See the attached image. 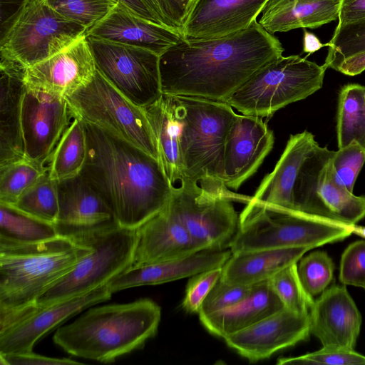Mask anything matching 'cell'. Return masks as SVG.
Returning a JSON list of instances; mask_svg holds the SVG:
<instances>
[{
    "label": "cell",
    "instance_id": "6da1fadb",
    "mask_svg": "<svg viewBox=\"0 0 365 365\" xmlns=\"http://www.w3.org/2000/svg\"><path fill=\"white\" fill-rule=\"evenodd\" d=\"M284 51L279 40L257 21L221 38H185L160 56L162 93L226 102Z\"/></svg>",
    "mask_w": 365,
    "mask_h": 365
},
{
    "label": "cell",
    "instance_id": "7a4b0ae2",
    "mask_svg": "<svg viewBox=\"0 0 365 365\" xmlns=\"http://www.w3.org/2000/svg\"><path fill=\"white\" fill-rule=\"evenodd\" d=\"M84 124L87 152L80 174L120 226L136 230L167 205L173 185L158 159L104 129Z\"/></svg>",
    "mask_w": 365,
    "mask_h": 365
},
{
    "label": "cell",
    "instance_id": "3957f363",
    "mask_svg": "<svg viewBox=\"0 0 365 365\" xmlns=\"http://www.w3.org/2000/svg\"><path fill=\"white\" fill-rule=\"evenodd\" d=\"M91 250L79 235L34 244L0 243V327L31 312Z\"/></svg>",
    "mask_w": 365,
    "mask_h": 365
},
{
    "label": "cell",
    "instance_id": "277c9868",
    "mask_svg": "<svg viewBox=\"0 0 365 365\" xmlns=\"http://www.w3.org/2000/svg\"><path fill=\"white\" fill-rule=\"evenodd\" d=\"M92 307L53 334L55 344L72 356L113 362L157 334L161 308L150 299Z\"/></svg>",
    "mask_w": 365,
    "mask_h": 365
},
{
    "label": "cell",
    "instance_id": "5b68a950",
    "mask_svg": "<svg viewBox=\"0 0 365 365\" xmlns=\"http://www.w3.org/2000/svg\"><path fill=\"white\" fill-rule=\"evenodd\" d=\"M232 253L265 249L309 247L341 241L349 226L274 207L251 198L239 215Z\"/></svg>",
    "mask_w": 365,
    "mask_h": 365
},
{
    "label": "cell",
    "instance_id": "8992f818",
    "mask_svg": "<svg viewBox=\"0 0 365 365\" xmlns=\"http://www.w3.org/2000/svg\"><path fill=\"white\" fill-rule=\"evenodd\" d=\"M174 96L182 123L183 178L207 188L227 189L222 180V158L226 137L237 115L233 108L223 101Z\"/></svg>",
    "mask_w": 365,
    "mask_h": 365
},
{
    "label": "cell",
    "instance_id": "52a82bcc",
    "mask_svg": "<svg viewBox=\"0 0 365 365\" xmlns=\"http://www.w3.org/2000/svg\"><path fill=\"white\" fill-rule=\"evenodd\" d=\"M92 250L73 269L46 292L36 308L48 307L99 288L133 265L137 242L136 230L120 226L116 221L79 230Z\"/></svg>",
    "mask_w": 365,
    "mask_h": 365
},
{
    "label": "cell",
    "instance_id": "ba28073f",
    "mask_svg": "<svg viewBox=\"0 0 365 365\" xmlns=\"http://www.w3.org/2000/svg\"><path fill=\"white\" fill-rule=\"evenodd\" d=\"M326 70L299 55L282 56L255 72L226 103L243 115L270 118L321 89Z\"/></svg>",
    "mask_w": 365,
    "mask_h": 365
},
{
    "label": "cell",
    "instance_id": "9c48e42d",
    "mask_svg": "<svg viewBox=\"0 0 365 365\" xmlns=\"http://www.w3.org/2000/svg\"><path fill=\"white\" fill-rule=\"evenodd\" d=\"M88 29L51 9L46 0H25L1 38V58L26 69L86 36Z\"/></svg>",
    "mask_w": 365,
    "mask_h": 365
},
{
    "label": "cell",
    "instance_id": "30bf717a",
    "mask_svg": "<svg viewBox=\"0 0 365 365\" xmlns=\"http://www.w3.org/2000/svg\"><path fill=\"white\" fill-rule=\"evenodd\" d=\"M252 197L200 186L183 178L173 187L170 206L202 250H230L240 225L232 202L247 204Z\"/></svg>",
    "mask_w": 365,
    "mask_h": 365
},
{
    "label": "cell",
    "instance_id": "8fae6325",
    "mask_svg": "<svg viewBox=\"0 0 365 365\" xmlns=\"http://www.w3.org/2000/svg\"><path fill=\"white\" fill-rule=\"evenodd\" d=\"M66 99L72 116L108 131L158 160L144 108L117 90L97 69L88 83Z\"/></svg>",
    "mask_w": 365,
    "mask_h": 365
},
{
    "label": "cell",
    "instance_id": "7c38bea8",
    "mask_svg": "<svg viewBox=\"0 0 365 365\" xmlns=\"http://www.w3.org/2000/svg\"><path fill=\"white\" fill-rule=\"evenodd\" d=\"M334 153L317 143L306 158L293 188L294 210L351 226L365 217V195H355L335 182Z\"/></svg>",
    "mask_w": 365,
    "mask_h": 365
},
{
    "label": "cell",
    "instance_id": "4fadbf2b",
    "mask_svg": "<svg viewBox=\"0 0 365 365\" xmlns=\"http://www.w3.org/2000/svg\"><path fill=\"white\" fill-rule=\"evenodd\" d=\"M96 69L133 103L144 108L162 95L158 54L86 36Z\"/></svg>",
    "mask_w": 365,
    "mask_h": 365
},
{
    "label": "cell",
    "instance_id": "5bb4252c",
    "mask_svg": "<svg viewBox=\"0 0 365 365\" xmlns=\"http://www.w3.org/2000/svg\"><path fill=\"white\" fill-rule=\"evenodd\" d=\"M72 118L66 98L26 88L21 110L25 158L48 163Z\"/></svg>",
    "mask_w": 365,
    "mask_h": 365
},
{
    "label": "cell",
    "instance_id": "9a60e30c",
    "mask_svg": "<svg viewBox=\"0 0 365 365\" xmlns=\"http://www.w3.org/2000/svg\"><path fill=\"white\" fill-rule=\"evenodd\" d=\"M274 143L273 132L262 118L237 114L224 146L222 180L225 186L237 190L257 172Z\"/></svg>",
    "mask_w": 365,
    "mask_h": 365
},
{
    "label": "cell",
    "instance_id": "2e32d148",
    "mask_svg": "<svg viewBox=\"0 0 365 365\" xmlns=\"http://www.w3.org/2000/svg\"><path fill=\"white\" fill-rule=\"evenodd\" d=\"M309 335V314H297L283 307L223 339L241 356L257 362L307 340Z\"/></svg>",
    "mask_w": 365,
    "mask_h": 365
},
{
    "label": "cell",
    "instance_id": "e0dca14e",
    "mask_svg": "<svg viewBox=\"0 0 365 365\" xmlns=\"http://www.w3.org/2000/svg\"><path fill=\"white\" fill-rule=\"evenodd\" d=\"M112 294L106 284L63 302L35 307L0 330V354L33 351L36 343L57 325L88 307L109 300Z\"/></svg>",
    "mask_w": 365,
    "mask_h": 365
},
{
    "label": "cell",
    "instance_id": "ac0fdd59",
    "mask_svg": "<svg viewBox=\"0 0 365 365\" xmlns=\"http://www.w3.org/2000/svg\"><path fill=\"white\" fill-rule=\"evenodd\" d=\"M96 71L86 36L63 51L25 69L27 89L66 98L88 83Z\"/></svg>",
    "mask_w": 365,
    "mask_h": 365
},
{
    "label": "cell",
    "instance_id": "d6986e66",
    "mask_svg": "<svg viewBox=\"0 0 365 365\" xmlns=\"http://www.w3.org/2000/svg\"><path fill=\"white\" fill-rule=\"evenodd\" d=\"M268 0H192L181 28L185 38L210 39L246 29Z\"/></svg>",
    "mask_w": 365,
    "mask_h": 365
},
{
    "label": "cell",
    "instance_id": "ffe728a7",
    "mask_svg": "<svg viewBox=\"0 0 365 365\" xmlns=\"http://www.w3.org/2000/svg\"><path fill=\"white\" fill-rule=\"evenodd\" d=\"M309 322L310 334L322 346L354 349L362 318L346 286L334 284L314 300Z\"/></svg>",
    "mask_w": 365,
    "mask_h": 365
},
{
    "label": "cell",
    "instance_id": "44dd1931",
    "mask_svg": "<svg viewBox=\"0 0 365 365\" xmlns=\"http://www.w3.org/2000/svg\"><path fill=\"white\" fill-rule=\"evenodd\" d=\"M86 36L149 50L158 56L185 39L175 29L146 19L118 4Z\"/></svg>",
    "mask_w": 365,
    "mask_h": 365
},
{
    "label": "cell",
    "instance_id": "7402d4cb",
    "mask_svg": "<svg viewBox=\"0 0 365 365\" xmlns=\"http://www.w3.org/2000/svg\"><path fill=\"white\" fill-rule=\"evenodd\" d=\"M132 266L184 257L202 250L177 217L169 203L136 229Z\"/></svg>",
    "mask_w": 365,
    "mask_h": 365
},
{
    "label": "cell",
    "instance_id": "603a6c76",
    "mask_svg": "<svg viewBox=\"0 0 365 365\" xmlns=\"http://www.w3.org/2000/svg\"><path fill=\"white\" fill-rule=\"evenodd\" d=\"M59 211L54 225L60 235L115 221L99 193L79 174L58 182Z\"/></svg>",
    "mask_w": 365,
    "mask_h": 365
},
{
    "label": "cell",
    "instance_id": "cb8c5ba5",
    "mask_svg": "<svg viewBox=\"0 0 365 365\" xmlns=\"http://www.w3.org/2000/svg\"><path fill=\"white\" fill-rule=\"evenodd\" d=\"M230 250H201L179 259L140 266H130L108 283L110 290L118 291L139 286L157 285L217 267L230 257Z\"/></svg>",
    "mask_w": 365,
    "mask_h": 365
},
{
    "label": "cell",
    "instance_id": "d4e9b609",
    "mask_svg": "<svg viewBox=\"0 0 365 365\" xmlns=\"http://www.w3.org/2000/svg\"><path fill=\"white\" fill-rule=\"evenodd\" d=\"M0 168L25 158L21 130L23 98L26 90L24 71L1 58Z\"/></svg>",
    "mask_w": 365,
    "mask_h": 365
},
{
    "label": "cell",
    "instance_id": "484cf974",
    "mask_svg": "<svg viewBox=\"0 0 365 365\" xmlns=\"http://www.w3.org/2000/svg\"><path fill=\"white\" fill-rule=\"evenodd\" d=\"M318 143L308 130L290 135L274 170L264 178L252 198L259 202L294 210L293 188L301 166Z\"/></svg>",
    "mask_w": 365,
    "mask_h": 365
},
{
    "label": "cell",
    "instance_id": "4316f807",
    "mask_svg": "<svg viewBox=\"0 0 365 365\" xmlns=\"http://www.w3.org/2000/svg\"><path fill=\"white\" fill-rule=\"evenodd\" d=\"M143 108L156 142L158 160L174 186L184 178L182 123L175 96L162 93L157 101Z\"/></svg>",
    "mask_w": 365,
    "mask_h": 365
},
{
    "label": "cell",
    "instance_id": "83f0119b",
    "mask_svg": "<svg viewBox=\"0 0 365 365\" xmlns=\"http://www.w3.org/2000/svg\"><path fill=\"white\" fill-rule=\"evenodd\" d=\"M341 0H268L258 23L271 34L317 29L339 18Z\"/></svg>",
    "mask_w": 365,
    "mask_h": 365
},
{
    "label": "cell",
    "instance_id": "f1b7e54d",
    "mask_svg": "<svg viewBox=\"0 0 365 365\" xmlns=\"http://www.w3.org/2000/svg\"><path fill=\"white\" fill-rule=\"evenodd\" d=\"M283 307L268 279L254 284L251 292L239 303L199 318L210 334L224 339L258 322Z\"/></svg>",
    "mask_w": 365,
    "mask_h": 365
},
{
    "label": "cell",
    "instance_id": "f546056e",
    "mask_svg": "<svg viewBox=\"0 0 365 365\" xmlns=\"http://www.w3.org/2000/svg\"><path fill=\"white\" fill-rule=\"evenodd\" d=\"M309 247H287L232 253L222 269L227 283L252 286L269 279L286 267L297 263Z\"/></svg>",
    "mask_w": 365,
    "mask_h": 365
},
{
    "label": "cell",
    "instance_id": "4dcf8cb0",
    "mask_svg": "<svg viewBox=\"0 0 365 365\" xmlns=\"http://www.w3.org/2000/svg\"><path fill=\"white\" fill-rule=\"evenodd\" d=\"M86 152L84 122L73 116L48 161L49 176L59 182L79 175L85 163Z\"/></svg>",
    "mask_w": 365,
    "mask_h": 365
},
{
    "label": "cell",
    "instance_id": "1f68e13d",
    "mask_svg": "<svg viewBox=\"0 0 365 365\" xmlns=\"http://www.w3.org/2000/svg\"><path fill=\"white\" fill-rule=\"evenodd\" d=\"M338 148L353 140L365 148V86L349 83L339 93L336 117Z\"/></svg>",
    "mask_w": 365,
    "mask_h": 365
},
{
    "label": "cell",
    "instance_id": "d6a6232c",
    "mask_svg": "<svg viewBox=\"0 0 365 365\" xmlns=\"http://www.w3.org/2000/svg\"><path fill=\"white\" fill-rule=\"evenodd\" d=\"M0 243L34 244L58 237L60 234L50 224L0 205Z\"/></svg>",
    "mask_w": 365,
    "mask_h": 365
},
{
    "label": "cell",
    "instance_id": "836d02e7",
    "mask_svg": "<svg viewBox=\"0 0 365 365\" xmlns=\"http://www.w3.org/2000/svg\"><path fill=\"white\" fill-rule=\"evenodd\" d=\"M11 207L39 220L55 225L59 205L58 182L48 172L26 190Z\"/></svg>",
    "mask_w": 365,
    "mask_h": 365
},
{
    "label": "cell",
    "instance_id": "e575fe53",
    "mask_svg": "<svg viewBox=\"0 0 365 365\" xmlns=\"http://www.w3.org/2000/svg\"><path fill=\"white\" fill-rule=\"evenodd\" d=\"M47 172L44 163L26 158L1 167L0 205H13Z\"/></svg>",
    "mask_w": 365,
    "mask_h": 365
},
{
    "label": "cell",
    "instance_id": "d590c367",
    "mask_svg": "<svg viewBox=\"0 0 365 365\" xmlns=\"http://www.w3.org/2000/svg\"><path fill=\"white\" fill-rule=\"evenodd\" d=\"M269 282L284 307L297 314H309L314 299L302 284L297 263L280 270Z\"/></svg>",
    "mask_w": 365,
    "mask_h": 365
},
{
    "label": "cell",
    "instance_id": "8d00e7d4",
    "mask_svg": "<svg viewBox=\"0 0 365 365\" xmlns=\"http://www.w3.org/2000/svg\"><path fill=\"white\" fill-rule=\"evenodd\" d=\"M328 53L324 65L327 68L351 56L365 53V19L336 26L328 43Z\"/></svg>",
    "mask_w": 365,
    "mask_h": 365
},
{
    "label": "cell",
    "instance_id": "74e56055",
    "mask_svg": "<svg viewBox=\"0 0 365 365\" xmlns=\"http://www.w3.org/2000/svg\"><path fill=\"white\" fill-rule=\"evenodd\" d=\"M65 19L88 30L103 20L118 4L113 0H46Z\"/></svg>",
    "mask_w": 365,
    "mask_h": 365
},
{
    "label": "cell",
    "instance_id": "f35d334b",
    "mask_svg": "<svg viewBox=\"0 0 365 365\" xmlns=\"http://www.w3.org/2000/svg\"><path fill=\"white\" fill-rule=\"evenodd\" d=\"M334 268V262L326 252L314 251L299 259L297 272L303 287L314 297L328 287Z\"/></svg>",
    "mask_w": 365,
    "mask_h": 365
},
{
    "label": "cell",
    "instance_id": "ab89813d",
    "mask_svg": "<svg viewBox=\"0 0 365 365\" xmlns=\"http://www.w3.org/2000/svg\"><path fill=\"white\" fill-rule=\"evenodd\" d=\"M365 163V148L353 140L335 151L332 160L335 182L342 188L353 192L355 182Z\"/></svg>",
    "mask_w": 365,
    "mask_h": 365
},
{
    "label": "cell",
    "instance_id": "60d3db41",
    "mask_svg": "<svg viewBox=\"0 0 365 365\" xmlns=\"http://www.w3.org/2000/svg\"><path fill=\"white\" fill-rule=\"evenodd\" d=\"M277 364L365 365V356L354 349L322 346L318 351L299 356L280 357Z\"/></svg>",
    "mask_w": 365,
    "mask_h": 365
},
{
    "label": "cell",
    "instance_id": "b9f144b4",
    "mask_svg": "<svg viewBox=\"0 0 365 365\" xmlns=\"http://www.w3.org/2000/svg\"><path fill=\"white\" fill-rule=\"evenodd\" d=\"M252 287L230 284L220 278L202 302L197 313L199 317L218 312L239 303L251 292Z\"/></svg>",
    "mask_w": 365,
    "mask_h": 365
},
{
    "label": "cell",
    "instance_id": "7bdbcfd3",
    "mask_svg": "<svg viewBox=\"0 0 365 365\" xmlns=\"http://www.w3.org/2000/svg\"><path fill=\"white\" fill-rule=\"evenodd\" d=\"M339 281L365 289V240L350 244L341 255Z\"/></svg>",
    "mask_w": 365,
    "mask_h": 365
},
{
    "label": "cell",
    "instance_id": "ee69618b",
    "mask_svg": "<svg viewBox=\"0 0 365 365\" xmlns=\"http://www.w3.org/2000/svg\"><path fill=\"white\" fill-rule=\"evenodd\" d=\"M222 269L217 267L208 269L190 277L182 302L186 312L198 313L206 297L220 278Z\"/></svg>",
    "mask_w": 365,
    "mask_h": 365
},
{
    "label": "cell",
    "instance_id": "f6af8a7d",
    "mask_svg": "<svg viewBox=\"0 0 365 365\" xmlns=\"http://www.w3.org/2000/svg\"><path fill=\"white\" fill-rule=\"evenodd\" d=\"M0 363L4 365H61L81 364L82 363L68 358H54L35 354L33 351L0 354Z\"/></svg>",
    "mask_w": 365,
    "mask_h": 365
},
{
    "label": "cell",
    "instance_id": "bcb514c9",
    "mask_svg": "<svg viewBox=\"0 0 365 365\" xmlns=\"http://www.w3.org/2000/svg\"><path fill=\"white\" fill-rule=\"evenodd\" d=\"M169 25L181 32L192 0H158Z\"/></svg>",
    "mask_w": 365,
    "mask_h": 365
},
{
    "label": "cell",
    "instance_id": "7dc6e473",
    "mask_svg": "<svg viewBox=\"0 0 365 365\" xmlns=\"http://www.w3.org/2000/svg\"><path fill=\"white\" fill-rule=\"evenodd\" d=\"M337 26L352 24L365 19V0H341Z\"/></svg>",
    "mask_w": 365,
    "mask_h": 365
},
{
    "label": "cell",
    "instance_id": "c3c4849f",
    "mask_svg": "<svg viewBox=\"0 0 365 365\" xmlns=\"http://www.w3.org/2000/svg\"><path fill=\"white\" fill-rule=\"evenodd\" d=\"M332 69L350 76L360 74L365 71V53L346 58L334 66Z\"/></svg>",
    "mask_w": 365,
    "mask_h": 365
},
{
    "label": "cell",
    "instance_id": "681fc988",
    "mask_svg": "<svg viewBox=\"0 0 365 365\" xmlns=\"http://www.w3.org/2000/svg\"><path fill=\"white\" fill-rule=\"evenodd\" d=\"M135 14L150 21L164 25L146 6L143 0H113ZM169 27V26H168ZM171 28V27H170Z\"/></svg>",
    "mask_w": 365,
    "mask_h": 365
},
{
    "label": "cell",
    "instance_id": "f907efd6",
    "mask_svg": "<svg viewBox=\"0 0 365 365\" xmlns=\"http://www.w3.org/2000/svg\"><path fill=\"white\" fill-rule=\"evenodd\" d=\"M328 46V43L324 44L321 43L319 39L313 34L304 29L303 37V51L308 54L313 53L321 48Z\"/></svg>",
    "mask_w": 365,
    "mask_h": 365
},
{
    "label": "cell",
    "instance_id": "816d5d0a",
    "mask_svg": "<svg viewBox=\"0 0 365 365\" xmlns=\"http://www.w3.org/2000/svg\"><path fill=\"white\" fill-rule=\"evenodd\" d=\"M143 2L146 4V6L152 11V12L155 15V16L165 26L171 27L168 21L165 20L163 14L162 13L161 9L160 7L159 3L158 0H143ZM173 28V27H171ZM174 29V28H173ZM178 30V29H177Z\"/></svg>",
    "mask_w": 365,
    "mask_h": 365
},
{
    "label": "cell",
    "instance_id": "f5cc1de1",
    "mask_svg": "<svg viewBox=\"0 0 365 365\" xmlns=\"http://www.w3.org/2000/svg\"><path fill=\"white\" fill-rule=\"evenodd\" d=\"M352 233L365 238V227L354 225L350 226Z\"/></svg>",
    "mask_w": 365,
    "mask_h": 365
}]
</instances>
